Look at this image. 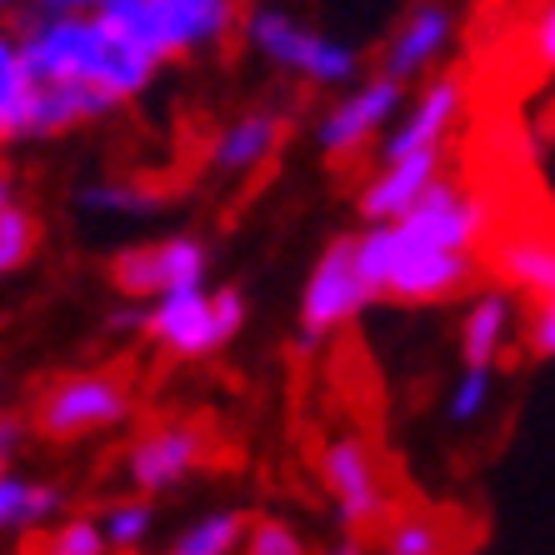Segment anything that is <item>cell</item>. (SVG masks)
<instances>
[{"label":"cell","instance_id":"obj_1","mask_svg":"<svg viewBox=\"0 0 555 555\" xmlns=\"http://www.w3.org/2000/svg\"><path fill=\"white\" fill-rule=\"evenodd\" d=\"M356 260H361V275L375 300H405V306L451 300L476 275V256L426 246V241L405 235L396 220L365 225V235H356Z\"/></svg>","mask_w":555,"mask_h":555},{"label":"cell","instance_id":"obj_2","mask_svg":"<svg viewBox=\"0 0 555 555\" xmlns=\"http://www.w3.org/2000/svg\"><path fill=\"white\" fill-rule=\"evenodd\" d=\"M101 15H111L135 46L160 65L216 55L241 36V0H111Z\"/></svg>","mask_w":555,"mask_h":555},{"label":"cell","instance_id":"obj_3","mask_svg":"<svg viewBox=\"0 0 555 555\" xmlns=\"http://www.w3.org/2000/svg\"><path fill=\"white\" fill-rule=\"evenodd\" d=\"M241 40L275 70H291L321 91H346L350 80H361V51L350 40L325 36L281 5H256L241 15Z\"/></svg>","mask_w":555,"mask_h":555},{"label":"cell","instance_id":"obj_4","mask_svg":"<svg viewBox=\"0 0 555 555\" xmlns=\"http://www.w3.org/2000/svg\"><path fill=\"white\" fill-rule=\"evenodd\" d=\"M246 325V296L235 285H176L166 296H155L145 310V336L160 350L195 361V356H210V350L231 346Z\"/></svg>","mask_w":555,"mask_h":555},{"label":"cell","instance_id":"obj_5","mask_svg":"<svg viewBox=\"0 0 555 555\" xmlns=\"http://www.w3.org/2000/svg\"><path fill=\"white\" fill-rule=\"evenodd\" d=\"M371 285L356 260V235H340L321 250V260L310 266L306 291H300V325H296V350H321L325 340L346 331L365 306H371Z\"/></svg>","mask_w":555,"mask_h":555},{"label":"cell","instance_id":"obj_6","mask_svg":"<svg viewBox=\"0 0 555 555\" xmlns=\"http://www.w3.org/2000/svg\"><path fill=\"white\" fill-rule=\"evenodd\" d=\"M130 415V386L111 371H80L51 380V390L36 401V430L51 440H76L111 430Z\"/></svg>","mask_w":555,"mask_h":555},{"label":"cell","instance_id":"obj_7","mask_svg":"<svg viewBox=\"0 0 555 555\" xmlns=\"http://www.w3.org/2000/svg\"><path fill=\"white\" fill-rule=\"evenodd\" d=\"M401 105H405V86L390 80L386 70L371 80H350L340 101L315 120V141H321V151L331 160H356L386 135L390 120L401 116Z\"/></svg>","mask_w":555,"mask_h":555},{"label":"cell","instance_id":"obj_8","mask_svg":"<svg viewBox=\"0 0 555 555\" xmlns=\"http://www.w3.org/2000/svg\"><path fill=\"white\" fill-rule=\"evenodd\" d=\"M405 235L426 241V246H440V250H461V256H476L486 231H491V206L486 195H476L470 185H455L440 176L411 210L396 216Z\"/></svg>","mask_w":555,"mask_h":555},{"label":"cell","instance_id":"obj_9","mask_svg":"<svg viewBox=\"0 0 555 555\" xmlns=\"http://www.w3.org/2000/svg\"><path fill=\"white\" fill-rule=\"evenodd\" d=\"M321 480L331 501H336V516L346 530H365L375 520H386L390 495H386V476H380V461L365 446L361 436H336L321 455Z\"/></svg>","mask_w":555,"mask_h":555},{"label":"cell","instance_id":"obj_10","mask_svg":"<svg viewBox=\"0 0 555 555\" xmlns=\"http://www.w3.org/2000/svg\"><path fill=\"white\" fill-rule=\"evenodd\" d=\"M206 271H210V250L195 235H170V241L120 250L116 266H111V281L130 300H155L176 291V285H206Z\"/></svg>","mask_w":555,"mask_h":555},{"label":"cell","instance_id":"obj_11","mask_svg":"<svg viewBox=\"0 0 555 555\" xmlns=\"http://www.w3.org/2000/svg\"><path fill=\"white\" fill-rule=\"evenodd\" d=\"M465 111V86L455 76L426 80L411 101L401 105V116L390 120V130L380 135V160L396 155H421V151H446L451 130L461 126Z\"/></svg>","mask_w":555,"mask_h":555},{"label":"cell","instance_id":"obj_12","mask_svg":"<svg viewBox=\"0 0 555 555\" xmlns=\"http://www.w3.org/2000/svg\"><path fill=\"white\" fill-rule=\"evenodd\" d=\"M455 46V11L446 0H421L396 21L386 40V76L390 80H421L440 55Z\"/></svg>","mask_w":555,"mask_h":555},{"label":"cell","instance_id":"obj_13","mask_svg":"<svg viewBox=\"0 0 555 555\" xmlns=\"http://www.w3.org/2000/svg\"><path fill=\"white\" fill-rule=\"evenodd\" d=\"M155 61L145 46L126 36V30L111 21V15L95 11V51H91V91L105 95L111 105H126V101H141L145 91L155 86Z\"/></svg>","mask_w":555,"mask_h":555},{"label":"cell","instance_id":"obj_14","mask_svg":"<svg viewBox=\"0 0 555 555\" xmlns=\"http://www.w3.org/2000/svg\"><path fill=\"white\" fill-rule=\"evenodd\" d=\"M201 461H206V436L195 426H155L151 436L130 446L126 476L141 495H160L170 486H181Z\"/></svg>","mask_w":555,"mask_h":555},{"label":"cell","instance_id":"obj_15","mask_svg":"<svg viewBox=\"0 0 555 555\" xmlns=\"http://www.w3.org/2000/svg\"><path fill=\"white\" fill-rule=\"evenodd\" d=\"M440 176H446V151H421V155L380 160V166L371 170V181L361 185L365 225H380V220H396L401 210H411Z\"/></svg>","mask_w":555,"mask_h":555},{"label":"cell","instance_id":"obj_16","mask_svg":"<svg viewBox=\"0 0 555 555\" xmlns=\"http://www.w3.org/2000/svg\"><path fill=\"white\" fill-rule=\"evenodd\" d=\"M281 141H285L281 111H246V116H235L231 126L210 141V170H216V176H231V181H246L260 166H271Z\"/></svg>","mask_w":555,"mask_h":555},{"label":"cell","instance_id":"obj_17","mask_svg":"<svg viewBox=\"0 0 555 555\" xmlns=\"http://www.w3.org/2000/svg\"><path fill=\"white\" fill-rule=\"evenodd\" d=\"M520 325V310H516V296L495 285V291H480L461 315V356L465 365H495V356L505 350V340L516 336Z\"/></svg>","mask_w":555,"mask_h":555},{"label":"cell","instance_id":"obj_18","mask_svg":"<svg viewBox=\"0 0 555 555\" xmlns=\"http://www.w3.org/2000/svg\"><path fill=\"white\" fill-rule=\"evenodd\" d=\"M495 275L505 281L511 296L526 300H555V246L541 231L505 235L495 246Z\"/></svg>","mask_w":555,"mask_h":555},{"label":"cell","instance_id":"obj_19","mask_svg":"<svg viewBox=\"0 0 555 555\" xmlns=\"http://www.w3.org/2000/svg\"><path fill=\"white\" fill-rule=\"evenodd\" d=\"M30 95H36V80L26 70V55H21V36L11 21H0V145L26 141Z\"/></svg>","mask_w":555,"mask_h":555},{"label":"cell","instance_id":"obj_20","mask_svg":"<svg viewBox=\"0 0 555 555\" xmlns=\"http://www.w3.org/2000/svg\"><path fill=\"white\" fill-rule=\"evenodd\" d=\"M61 505H65V495L55 486L15 476V470H0V530H36L61 516Z\"/></svg>","mask_w":555,"mask_h":555},{"label":"cell","instance_id":"obj_21","mask_svg":"<svg viewBox=\"0 0 555 555\" xmlns=\"http://www.w3.org/2000/svg\"><path fill=\"white\" fill-rule=\"evenodd\" d=\"M241 535H246V516H241V511H210V516H201L181 541H176V551H185V555H235L241 551Z\"/></svg>","mask_w":555,"mask_h":555},{"label":"cell","instance_id":"obj_22","mask_svg":"<svg viewBox=\"0 0 555 555\" xmlns=\"http://www.w3.org/2000/svg\"><path fill=\"white\" fill-rule=\"evenodd\" d=\"M451 530L440 516H401L386 530V555H446Z\"/></svg>","mask_w":555,"mask_h":555},{"label":"cell","instance_id":"obj_23","mask_svg":"<svg viewBox=\"0 0 555 555\" xmlns=\"http://www.w3.org/2000/svg\"><path fill=\"white\" fill-rule=\"evenodd\" d=\"M36 246H40L36 216H30L26 206H5V210H0V281L21 271V266L36 256Z\"/></svg>","mask_w":555,"mask_h":555},{"label":"cell","instance_id":"obj_24","mask_svg":"<svg viewBox=\"0 0 555 555\" xmlns=\"http://www.w3.org/2000/svg\"><path fill=\"white\" fill-rule=\"evenodd\" d=\"M80 206L91 216H145V210H155V191L135 181H95L80 191Z\"/></svg>","mask_w":555,"mask_h":555},{"label":"cell","instance_id":"obj_25","mask_svg":"<svg viewBox=\"0 0 555 555\" xmlns=\"http://www.w3.org/2000/svg\"><path fill=\"white\" fill-rule=\"evenodd\" d=\"M95 526H101L111 551H135V545L151 535L155 511H151V501H116L105 516H95Z\"/></svg>","mask_w":555,"mask_h":555},{"label":"cell","instance_id":"obj_26","mask_svg":"<svg viewBox=\"0 0 555 555\" xmlns=\"http://www.w3.org/2000/svg\"><path fill=\"white\" fill-rule=\"evenodd\" d=\"M491 396H495V365H465L451 386V421L470 426L476 415H486Z\"/></svg>","mask_w":555,"mask_h":555},{"label":"cell","instance_id":"obj_27","mask_svg":"<svg viewBox=\"0 0 555 555\" xmlns=\"http://www.w3.org/2000/svg\"><path fill=\"white\" fill-rule=\"evenodd\" d=\"M111 545H105L101 526H95L91 516H70L61 520V526L40 541V555H105Z\"/></svg>","mask_w":555,"mask_h":555},{"label":"cell","instance_id":"obj_28","mask_svg":"<svg viewBox=\"0 0 555 555\" xmlns=\"http://www.w3.org/2000/svg\"><path fill=\"white\" fill-rule=\"evenodd\" d=\"M241 551L246 555H306V541H300L285 520L266 516V520H256V526L241 535Z\"/></svg>","mask_w":555,"mask_h":555},{"label":"cell","instance_id":"obj_29","mask_svg":"<svg viewBox=\"0 0 555 555\" xmlns=\"http://www.w3.org/2000/svg\"><path fill=\"white\" fill-rule=\"evenodd\" d=\"M520 321H526V350L535 361H551L555 356V300H535Z\"/></svg>","mask_w":555,"mask_h":555},{"label":"cell","instance_id":"obj_30","mask_svg":"<svg viewBox=\"0 0 555 555\" xmlns=\"http://www.w3.org/2000/svg\"><path fill=\"white\" fill-rule=\"evenodd\" d=\"M526 51L535 55V70L551 76V65H555V5L551 0L535 5V21H530V30H526Z\"/></svg>","mask_w":555,"mask_h":555},{"label":"cell","instance_id":"obj_31","mask_svg":"<svg viewBox=\"0 0 555 555\" xmlns=\"http://www.w3.org/2000/svg\"><path fill=\"white\" fill-rule=\"evenodd\" d=\"M21 446H26V426L15 415H0V470H11Z\"/></svg>","mask_w":555,"mask_h":555},{"label":"cell","instance_id":"obj_32","mask_svg":"<svg viewBox=\"0 0 555 555\" xmlns=\"http://www.w3.org/2000/svg\"><path fill=\"white\" fill-rule=\"evenodd\" d=\"M105 5L111 0H30V11H40V15H95Z\"/></svg>","mask_w":555,"mask_h":555},{"label":"cell","instance_id":"obj_33","mask_svg":"<svg viewBox=\"0 0 555 555\" xmlns=\"http://www.w3.org/2000/svg\"><path fill=\"white\" fill-rule=\"evenodd\" d=\"M111 325H116V331H141V325H145V310H135V306L116 310V315H111Z\"/></svg>","mask_w":555,"mask_h":555},{"label":"cell","instance_id":"obj_34","mask_svg":"<svg viewBox=\"0 0 555 555\" xmlns=\"http://www.w3.org/2000/svg\"><path fill=\"white\" fill-rule=\"evenodd\" d=\"M325 555H365V545H361V535H356V530H346V541H336Z\"/></svg>","mask_w":555,"mask_h":555},{"label":"cell","instance_id":"obj_35","mask_svg":"<svg viewBox=\"0 0 555 555\" xmlns=\"http://www.w3.org/2000/svg\"><path fill=\"white\" fill-rule=\"evenodd\" d=\"M5 206H15V181L0 170V210H5Z\"/></svg>","mask_w":555,"mask_h":555},{"label":"cell","instance_id":"obj_36","mask_svg":"<svg viewBox=\"0 0 555 555\" xmlns=\"http://www.w3.org/2000/svg\"><path fill=\"white\" fill-rule=\"evenodd\" d=\"M21 5H26V0H0V21H11V15L21 11Z\"/></svg>","mask_w":555,"mask_h":555},{"label":"cell","instance_id":"obj_37","mask_svg":"<svg viewBox=\"0 0 555 555\" xmlns=\"http://www.w3.org/2000/svg\"><path fill=\"white\" fill-rule=\"evenodd\" d=\"M170 555H185V551H170Z\"/></svg>","mask_w":555,"mask_h":555}]
</instances>
